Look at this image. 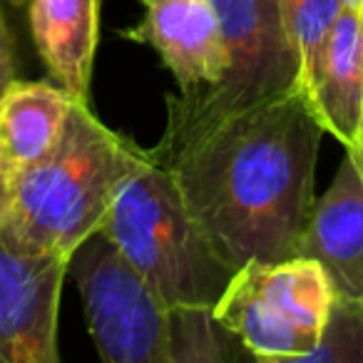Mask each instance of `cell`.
I'll list each match as a JSON object with an SVG mask.
<instances>
[{
  "label": "cell",
  "instance_id": "14",
  "mask_svg": "<svg viewBox=\"0 0 363 363\" xmlns=\"http://www.w3.org/2000/svg\"><path fill=\"white\" fill-rule=\"evenodd\" d=\"M237 336L214 318L212 308H169L172 363H219L234 358L227 348Z\"/></svg>",
  "mask_w": 363,
  "mask_h": 363
},
{
  "label": "cell",
  "instance_id": "8",
  "mask_svg": "<svg viewBox=\"0 0 363 363\" xmlns=\"http://www.w3.org/2000/svg\"><path fill=\"white\" fill-rule=\"evenodd\" d=\"M145 16L122 38L150 45L174 75L179 95H194L227 70L222 30L209 0H140Z\"/></svg>",
  "mask_w": 363,
  "mask_h": 363
},
{
  "label": "cell",
  "instance_id": "17",
  "mask_svg": "<svg viewBox=\"0 0 363 363\" xmlns=\"http://www.w3.org/2000/svg\"><path fill=\"white\" fill-rule=\"evenodd\" d=\"M11 202H13V174L0 164V224H3L8 209H11Z\"/></svg>",
  "mask_w": 363,
  "mask_h": 363
},
{
  "label": "cell",
  "instance_id": "18",
  "mask_svg": "<svg viewBox=\"0 0 363 363\" xmlns=\"http://www.w3.org/2000/svg\"><path fill=\"white\" fill-rule=\"evenodd\" d=\"M351 152L358 157V164H361V169H363V125H361V145H358V150H351Z\"/></svg>",
  "mask_w": 363,
  "mask_h": 363
},
{
  "label": "cell",
  "instance_id": "20",
  "mask_svg": "<svg viewBox=\"0 0 363 363\" xmlns=\"http://www.w3.org/2000/svg\"><path fill=\"white\" fill-rule=\"evenodd\" d=\"M11 3H13V6H18V8H21V6H28V0H11Z\"/></svg>",
  "mask_w": 363,
  "mask_h": 363
},
{
  "label": "cell",
  "instance_id": "5",
  "mask_svg": "<svg viewBox=\"0 0 363 363\" xmlns=\"http://www.w3.org/2000/svg\"><path fill=\"white\" fill-rule=\"evenodd\" d=\"M336 289L308 257L237 269L214 303V318L259 361H298L316 348Z\"/></svg>",
  "mask_w": 363,
  "mask_h": 363
},
{
  "label": "cell",
  "instance_id": "15",
  "mask_svg": "<svg viewBox=\"0 0 363 363\" xmlns=\"http://www.w3.org/2000/svg\"><path fill=\"white\" fill-rule=\"evenodd\" d=\"M301 363H363V301L336 294L321 338Z\"/></svg>",
  "mask_w": 363,
  "mask_h": 363
},
{
  "label": "cell",
  "instance_id": "3",
  "mask_svg": "<svg viewBox=\"0 0 363 363\" xmlns=\"http://www.w3.org/2000/svg\"><path fill=\"white\" fill-rule=\"evenodd\" d=\"M100 232L169 308H214L234 277L152 155L120 184Z\"/></svg>",
  "mask_w": 363,
  "mask_h": 363
},
{
  "label": "cell",
  "instance_id": "2",
  "mask_svg": "<svg viewBox=\"0 0 363 363\" xmlns=\"http://www.w3.org/2000/svg\"><path fill=\"white\" fill-rule=\"evenodd\" d=\"M147 160L150 150L110 130L90 102L75 100L60 142L13 177V202L0 237L18 252L70 259L100 232L120 184Z\"/></svg>",
  "mask_w": 363,
  "mask_h": 363
},
{
  "label": "cell",
  "instance_id": "6",
  "mask_svg": "<svg viewBox=\"0 0 363 363\" xmlns=\"http://www.w3.org/2000/svg\"><path fill=\"white\" fill-rule=\"evenodd\" d=\"M67 274L82 294L102 361L172 363L169 306L105 234H92L75 249Z\"/></svg>",
  "mask_w": 363,
  "mask_h": 363
},
{
  "label": "cell",
  "instance_id": "9",
  "mask_svg": "<svg viewBox=\"0 0 363 363\" xmlns=\"http://www.w3.org/2000/svg\"><path fill=\"white\" fill-rule=\"evenodd\" d=\"M298 257L316 259L336 294L363 301V169L351 150L313 204Z\"/></svg>",
  "mask_w": 363,
  "mask_h": 363
},
{
  "label": "cell",
  "instance_id": "10",
  "mask_svg": "<svg viewBox=\"0 0 363 363\" xmlns=\"http://www.w3.org/2000/svg\"><path fill=\"white\" fill-rule=\"evenodd\" d=\"M323 130L358 150L363 125V11L343 8L326 38L306 92Z\"/></svg>",
  "mask_w": 363,
  "mask_h": 363
},
{
  "label": "cell",
  "instance_id": "16",
  "mask_svg": "<svg viewBox=\"0 0 363 363\" xmlns=\"http://www.w3.org/2000/svg\"><path fill=\"white\" fill-rule=\"evenodd\" d=\"M16 82V55H13V38L8 30L6 16L0 8V97Z\"/></svg>",
  "mask_w": 363,
  "mask_h": 363
},
{
  "label": "cell",
  "instance_id": "12",
  "mask_svg": "<svg viewBox=\"0 0 363 363\" xmlns=\"http://www.w3.org/2000/svg\"><path fill=\"white\" fill-rule=\"evenodd\" d=\"M75 97L50 82H13L0 97V164L13 177L60 142Z\"/></svg>",
  "mask_w": 363,
  "mask_h": 363
},
{
  "label": "cell",
  "instance_id": "19",
  "mask_svg": "<svg viewBox=\"0 0 363 363\" xmlns=\"http://www.w3.org/2000/svg\"><path fill=\"white\" fill-rule=\"evenodd\" d=\"M343 3H346L348 8H361L363 11V0H343Z\"/></svg>",
  "mask_w": 363,
  "mask_h": 363
},
{
  "label": "cell",
  "instance_id": "4",
  "mask_svg": "<svg viewBox=\"0 0 363 363\" xmlns=\"http://www.w3.org/2000/svg\"><path fill=\"white\" fill-rule=\"evenodd\" d=\"M227 50L222 80L194 95H167V127L150 150L164 160L224 117L277 100L298 87V55L279 0H209Z\"/></svg>",
  "mask_w": 363,
  "mask_h": 363
},
{
  "label": "cell",
  "instance_id": "7",
  "mask_svg": "<svg viewBox=\"0 0 363 363\" xmlns=\"http://www.w3.org/2000/svg\"><path fill=\"white\" fill-rule=\"evenodd\" d=\"M70 259L18 252L0 237V363H57V316Z\"/></svg>",
  "mask_w": 363,
  "mask_h": 363
},
{
  "label": "cell",
  "instance_id": "11",
  "mask_svg": "<svg viewBox=\"0 0 363 363\" xmlns=\"http://www.w3.org/2000/svg\"><path fill=\"white\" fill-rule=\"evenodd\" d=\"M102 0H28L33 43L52 82L90 102Z\"/></svg>",
  "mask_w": 363,
  "mask_h": 363
},
{
  "label": "cell",
  "instance_id": "1",
  "mask_svg": "<svg viewBox=\"0 0 363 363\" xmlns=\"http://www.w3.org/2000/svg\"><path fill=\"white\" fill-rule=\"evenodd\" d=\"M323 125L301 90L224 117L155 160L232 272L298 257L313 204Z\"/></svg>",
  "mask_w": 363,
  "mask_h": 363
},
{
  "label": "cell",
  "instance_id": "13",
  "mask_svg": "<svg viewBox=\"0 0 363 363\" xmlns=\"http://www.w3.org/2000/svg\"><path fill=\"white\" fill-rule=\"evenodd\" d=\"M291 45L298 55V87L306 92L326 38L343 13V0H279Z\"/></svg>",
  "mask_w": 363,
  "mask_h": 363
}]
</instances>
